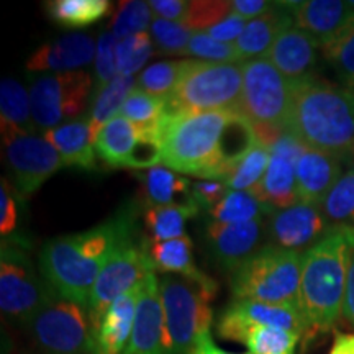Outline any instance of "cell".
I'll list each match as a JSON object with an SVG mask.
<instances>
[{
    "instance_id": "cell-1",
    "label": "cell",
    "mask_w": 354,
    "mask_h": 354,
    "mask_svg": "<svg viewBox=\"0 0 354 354\" xmlns=\"http://www.w3.org/2000/svg\"><path fill=\"white\" fill-rule=\"evenodd\" d=\"M136 234L131 214L117 215L87 232L55 238L43 246L39 271L56 297L87 308L97 276L113 250Z\"/></svg>"
},
{
    "instance_id": "cell-2",
    "label": "cell",
    "mask_w": 354,
    "mask_h": 354,
    "mask_svg": "<svg viewBox=\"0 0 354 354\" xmlns=\"http://www.w3.org/2000/svg\"><path fill=\"white\" fill-rule=\"evenodd\" d=\"M286 131L307 148L349 159L354 156V95L315 76L292 84Z\"/></svg>"
},
{
    "instance_id": "cell-3",
    "label": "cell",
    "mask_w": 354,
    "mask_h": 354,
    "mask_svg": "<svg viewBox=\"0 0 354 354\" xmlns=\"http://www.w3.org/2000/svg\"><path fill=\"white\" fill-rule=\"evenodd\" d=\"M354 227L335 225L317 245L304 253L299 305L307 322V339L333 331L343 315L349 254Z\"/></svg>"
},
{
    "instance_id": "cell-4",
    "label": "cell",
    "mask_w": 354,
    "mask_h": 354,
    "mask_svg": "<svg viewBox=\"0 0 354 354\" xmlns=\"http://www.w3.org/2000/svg\"><path fill=\"white\" fill-rule=\"evenodd\" d=\"M232 110H212L167 118L161 128L162 165L183 174L214 180L216 154Z\"/></svg>"
},
{
    "instance_id": "cell-5",
    "label": "cell",
    "mask_w": 354,
    "mask_h": 354,
    "mask_svg": "<svg viewBox=\"0 0 354 354\" xmlns=\"http://www.w3.org/2000/svg\"><path fill=\"white\" fill-rule=\"evenodd\" d=\"M304 253L266 245L232 272L234 300L263 304L299 302Z\"/></svg>"
},
{
    "instance_id": "cell-6",
    "label": "cell",
    "mask_w": 354,
    "mask_h": 354,
    "mask_svg": "<svg viewBox=\"0 0 354 354\" xmlns=\"http://www.w3.org/2000/svg\"><path fill=\"white\" fill-rule=\"evenodd\" d=\"M243 94V63L214 64L192 61L177 87L166 97V117L240 110Z\"/></svg>"
},
{
    "instance_id": "cell-7",
    "label": "cell",
    "mask_w": 354,
    "mask_h": 354,
    "mask_svg": "<svg viewBox=\"0 0 354 354\" xmlns=\"http://www.w3.org/2000/svg\"><path fill=\"white\" fill-rule=\"evenodd\" d=\"M166 326V354H190L197 339L210 331L212 294L184 277L165 276L159 281Z\"/></svg>"
},
{
    "instance_id": "cell-8",
    "label": "cell",
    "mask_w": 354,
    "mask_h": 354,
    "mask_svg": "<svg viewBox=\"0 0 354 354\" xmlns=\"http://www.w3.org/2000/svg\"><path fill=\"white\" fill-rule=\"evenodd\" d=\"M154 271L156 269L149 256V243H138L136 234L128 236L115 248L112 256L97 276L94 289L88 297L87 315L91 320L92 333L99 328L110 305Z\"/></svg>"
},
{
    "instance_id": "cell-9",
    "label": "cell",
    "mask_w": 354,
    "mask_h": 354,
    "mask_svg": "<svg viewBox=\"0 0 354 354\" xmlns=\"http://www.w3.org/2000/svg\"><path fill=\"white\" fill-rule=\"evenodd\" d=\"M292 104V84L268 57L243 61L240 112L256 128L286 131Z\"/></svg>"
},
{
    "instance_id": "cell-10",
    "label": "cell",
    "mask_w": 354,
    "mask_h": 354,
    "mask_svg": "<svg viewBox=\"0 0 354 354\" xmlns=\"http://www.w3.org/2000/svg\"><path fill=\"white\" fill-rule=\"evenodd\" d=\"M92 79L86 71L37 74L30 81L33 122L44 133L76 118L87 107Z\"/></svg>"
},
{
    "instance_id": "cell-11",
    "label": "cell",
    "mask_w": 354,
    "mask_h": 354,
    "mask_svg": "<svg viewBox=\"0 0 354 354\" xmlns=\"http://www.w3.org/2000/svg\"><path fill=\"white\" fill-rule=\"evenodd\" d=\"M35 344L44 354H91L94 336L84 307L55 297L28 323Z\"/></svg>"
},
{
    "instance_id": "cell-12",
    "label": "cell",
    "mask_w": 354,
    "mask_h": 354,
    "mask_svg": "<svg viewBox=\"0 0 354 354\" xmlns=\"http://www.w3.org/2000/svg\"><path fill=\"white\" fill-rule=\"evenodd\" d=\"M55 297L50 286L37 277L30 259L15 246L3 243L0 259V308L3 315L28 326L32 318Z\"/></svg>"
},
{
    "instance_id": "cell-13",
    "label": "cell",
    "mask_w": 354,
    "mask_h": 354,
    "mask_svg": "<svg viewBox=\"0 0 354 354\" xmlns=\"http://www.w3.org/2000/svg\"><path fill=\"white\" fill-rule=\"evenodd\" d=\"M3 151L13 187L24 198L33 196L56 171L64 167L57 149L37 133L3 140Z\"/></svg>"
},
{
    "instance_id": "cell-14",
    "label": "cell",
    "mask_w": 354,
    "mask_h": 354,
    "mask_svg": "<svg viewBox=\"0 0 354 354\" xmlns=\"http://www.w3.org/2000/svg\"><path fill=\"white\" fill-rule=\"evenodd\" d=\"M305 149L307 146L289 131L282 133L271 146V162L253 194L272 210L289 209L300 202L295 167Z\"/></svg>"
},
{
    "instance_id": "cell-15",
    "label": "cell",
    "mask_w": 354,
    "mask_h": 354,
    "mask_svg": "<svg viewBox=\"0 0 354 354\" xmlns=\"http://www.w3.org/2000/svg\"><path fill=\"white\" fill-rule=\"evenodd\" d=\"M333 227L323 215L320 205L299 202L289 209L276 210L269 216V245L305 253L323 240Z\"/></svg>"
},
{
    "instance_id": "cell-16",
    "label": "cell",
    "mask_w": 354,
    "mask_h": 354,
    "mask_svg": "<svg viewBox=\"0 0 354 354\" xmlns=\"http://www.w3.org/2000/svg\"><path fill=\"white\" fill-rule=\"evenodd\" d=\"M123 354H166V326L156 272L141 284L135 325Z\"/></svg>"
},
{
    "instance_id": "cell-17",
    "label": "cell",
    "mask_w": 354,
    "mask_h": 354,
    "mask_svg": "<svg viewBox=\"0 0 354 354\" xmlns=\"http://www.w3.org/2000/svg\"><path fill=\"white\" fill-rule=\"evenodd\" d=\"M264 232H268L264 230V218L246 223L214 221L209 225L207 236L216 263L233 272L263 248Z\"/></svg>"
},
{
    "instance_id": "cell-18",
    "label": "cell",
    "mask_w": 354,
    "mask_h": 354,
    "mask_svg": "<svg viewBox=\"0 0 354 354\" xmlns=\"http://www.w3.org/2000/svg\"><path fill=\"white\" fill-rule=\"evenodd\" d=\"M264 325L292 331L305 338L307 322L299 302L292 304H263L254 300H233L223 310L216 326H246Z\"/></svg>"
},
{
    "instance_id": "cell-19",
    "label": "cell",
    "mask_w": 354,
    "mask_h": 354,
    "mask_svg": "<svg viewBox=\"0 0 354 354\" xmlns=\"http://www.w3.org/2000/svg\"><path fill=\"white\" fill-rule=\"evenodd\" d=\"M320 43L297 26H290L274 41L268 59L290 84L302 82L315 76Z\"/></svg>"
},
{
    "instance_id": "cell-20",
    "label": "cell",
    "mask_w": 354,
    "mask_h": 354,
    "mask_svg": "<svg viewBox=\"0 0 354 354\" xmlns=\"http://www.w3.org/2000/svg\"><path fill=\"white\" fill-rule=\"evenodd\" d=\"M97 46L94 38L86 33H69L55 39V41L43 44L30 56L26 68L33 73L61 74L82 71L84 66L92 63Z\"/></svg>"
},
{
    "instance_id": "cell-21",
    "label": "cell",
    "mask_w": 354,
    "mask_h": 354,
    "mask_svg": "<svg viewBox=\"0 0 354 354\" xmlns=\"http://www.w3.org/2000/svg\"><path fill=\"white\" fill-rule=\"evenodd\" d=\"M141 284L133 287L122 297H118L110 305L104 318H102L99 328L94 336V349L92 354H123L130 342V336L135 325L136 305H138Z\"/></svg>"
},
{
    "instance_id": "cell-22",
    "label": "cell",
    "mask_w": 354,
    "mask_h": 354,
    "mask_svg": "<svg viewBox=\"0 0 354 354\" xmlns=\"http://www.w3.org/2000/svg\"><path fill=\"white\" fill-rule=\"evenodd\" d=\"M339 177H342V159L333 154L307 148L295 167L299 201L322 205Z\"/></svg>"
},
{
    "instance_id": "cell-23",
    "label": "cell",
    "mask_w": 354,
    "mask_h": 354,
    "mask_svg": "<svg viewBox=\"0 0 354 354\" xmlns=\"http://www.w3.org/2000/svg\"><path fill=\"white\" fill-rule=\"evenodd\" d=\"M354 20L349 2L342 0H308L294 12V25L320 43L328 44Z\"/></svg>"
},
{
    "instance_id": "cell-24",
    "label": "cell",
    "mask_w": 354,
    "mask_h": 354,
    "mask_svg": "<svg viewBox=\"0 0 354 354\" xmlns=\"http://www.w3.org/2000/svg\"><path fill=\"white\" fill-rule=\"evenodd\" d=\"M290 26H294V15L284 2H276L264 15L248 21L241 37L233 43L241 63L256 57H268L279 35Z\"/></svg>"
},
{
    "instance_id": "cell-25",
    "label": "cell",
    "mask_w": 354,
    "mask_h": 354,
    "mask_svg": "<svg viewBox=\"0 0 354 354\" xmlns=\"http://www.w3.org/2000/svg\"><path fill=\"white\" fill-rule=\"evenodd\" d=\"M44 138L55 146L66 167L84 171L97 169L95 138L88 120H73L44 133Z\"/></svg>"
},
{
    "instance_id": "cell-26",
    "label": "cell",
    "mask_w": 354,
    "mask_h": 354,
    "mask_svg": "<svg viewBox=\"0 0 354 354\" xmlns=\"http://www.w3.org/2000/svg\"><path fill=\"white\" fill-rule=\"evenodd\" d=\"M258 143V133L250 118L243 115L240 110H232L227 125L221 133L214 180L225 183L234 167L240 165L241 159Z\"/></svg>"
},
{
    "instance_id": "cell-27",
    "label": "cell",
    "mask_w": 354,
    "mask_h": 354,
    "mask_svg": "<svg viewBox=\"0 0 354 354\" xmlns=\"http://www.w3.org/2000/svg\"><path fill=\"white\" fill-rule=\"evenodd\" d=\"M149 256L156 271L174 272L207 289L216 292V284L196 266L192 254V241L189 236H180L169 241L149 243Z\"/></svg>"
},
{
    "instance_id": "cell-28",
    "label": "cell",
    "mask_w": 354,
    "mask_h": 354,
    "mask_svg": "<svg viewBox=\"0 0 354 354\" xmlns=\"http://www.w3.org/2000/svg\"><path fill=\"white\" fill-rule=\"evenodd\" d=\"M220 338L243 343L251 354H295L302 338L277 326H216Z\"/></svg>"
},
{
    "instance_id": "cell-29",
    "label": "cell",
    "mask_w": 354,
    "mask_h": 354,
    "mask_svg": "<svg viewBox=\"0 0 354 354\" xmlns=\"http://www.w3.org/2000/svg\"><path fill=\"white\" fill-rule=\"evenodd\" d=\"M0 123L3 140L19 135H33L37 130L30 92H26L24 84L12 77L2 79L0 86Z\"/></svg>"
},
{
    "instance_id": "cell-30",
    "label": "cell",
    "mask_w": 354,
    "mask_h": 354,
    "mask_svg": "<svg viewBox=\"0 0 354 354\" xmlns=\"http://www.w3.org/2000/svg\"><path fill=\"white\" fill-rule=\"evenodd\" d=\"M140 138V131L128 118L118 113L100 128L95 138V153L109 167H127L128 158Z\"/></svg>"
},
{
    "instance_id": "cell-31",
    "label": "cell",
    "mask_w": 354,
    "mask_h": 354,
    "mask_svg": "<svg viewBox=\"0 0 354 354\" xmlns=\"http://www.w3.org/2000/svg\"><path fill=\"white\" fill-rule=\"evenodd\" d=\"M143 184V197L148 205H180L196 198L190 190V180L162 166L151 167L140 176Z\"/></svg>"
},
{
    "instance_id": "cell-32",
    "label": "cell",
    "mask_w": 354,
    "mask_h": 354,
    "mask_svg": "<svg viewBox=\"0 0 354 354\" xmlns=\"http://www.w3.org/2000/svg\"><path fill=\"white\" fill-rule=\"evenodd\" d=\"M201 205L194 201L180 205L149 207L145 215V227L153 243L169 241L185 236V223L197 216Z\"/></svg>"
},
{
    "instance_id": "cell-33",
    "label": "cell",
    "mask_w": 354,
    "mask_h": 354,
    "mask_svg": "<svg viewBox=\"0 0 354 354\" xmlns=\"http://www.w3.org/2000/svg\"><path fill=\"white\" fill-rule=\"evenodd\" d=\"M166 113V97L151 95L136 87L122 105L120 115L128 118L140 133L161 138L162 120Z\"/></svg>"
},
{
    "instance_id": "cell-34",
    "label": "cell",
    "mask_w": 354,
    "mask_h": 354,
    "mask_svg": "<svg viewBox=\"0 0 354 354\" xmlns=\"http://www.w3.org/2000/svg\"><path fill=\"white\" fill-rule=\"evenodd\" d=\"M109 0H53L46 12L53 21L66 28H84L107 15Z\"/></svg>"
},
{
    "instance_id": "cell-35",
    "label": "cell",
    "mask_w": 354,
    "mask_h": 354,
    "mask_svg": "<svg viewBox=\"0 0 354 354\" xmlns=\"http://www.w3.org/2000/svg\"><path fill=\"white\" fill-rule=\"evenodd\" d=\"M274 212L276 210L259 201L253 192L228 190L223 201L210 210V216L218 223H246L271 216Z\"/></svg>"
},
{
    "instance_id": "cell-36",
    "label": "cell",
    "mask_w": 354,
    "mask_h": 354,
    "mask_svg": "<svg viewBox=\"0 0 354 354\" xmlns=\"http://www.w3.org/2000/svg\"><path fill=\"white\" fill-rule=\"evenodd\" d=\"M136 79L133 76H120L113 79L112 82L107 84L102 91L97 92L94 105H92L91 113H88V123L92 127L94 138L99 135L100 128L105 125L113 117H117L122 110V105L125 104L128 95L136 88Z\"/></svg>"
},
{
    "instance_id": "cell-37",
    "label": "cell",
    "mask_w": 354,
    "mask_h": 354,
    "mask_svg": "<svg viewBox=\"0 0 354 354\" xmlns=\"http://www.w3.org/2000/svg\"><path fill=\"white\" fill-rule=\"evenodd\" d=\"M190 63V59L159 61L148 66L136 79V87L151 95L167 97L184 77Z\"/></svg>"
},
{
    "instance_id": "cell-38",
    "label": "cell",
    "mask_w": 354,
    "mask_h": 354,
    "mask_svg": "<svg viewBox=\"0 0 354 354\" xmlns=\"http://www.w3.org/2000/svg\"><path fill=\"white\" fill-rule=\"evenodd\" d=\"M322 51L335 69L342 87L354 95V20L338 37L322 46Z\"/></svg>"
},
{
    "instance_id": "cell-39",
    "label": "cell",
    "mask_w": 354,
    "mask_h": 354,
    "mask_svg": "<svg viewBox=\"0 0 354 354\" xmlns=\"http://www.w3.org/2000/svg\"><path fill=\"white\" fill-rule=\"evenodd\" d=\"M269 162H271V149L263 143H258L241 159L227 177L225 184L228 190H243V192H253L258 187L261 180L268 171Z\"/></svg>"
},
{
    "instance_id": "cell-40",
    "label": "cell",
    "mask_w": 354,
    "mask_h": 354,
    "mask_svg": "<svg viewBox=\"0 0 354 354\" xmlns=\"http://www.w3.org/2000/svg\"><path fill=\"white\" fill-rule=\"evenodd\" d=\"M151 20L154 19L148 2H138V0L120 2L113 13L112 33L118 39L146 33V30L151 28Z\"/></svg>"
},
{
    "instance_id": "cell-41",
    "label": "cell",
    "mask_w": 354,
    "mask_h": 354,
    "mask_svg": "<svg viewBox=\"0 0 354 354\" xmlns=\"http://www.w3.org/2000/svg\"><path fill=\"white\" fill-rule=\"evenodd\" d=\"M154 53V43L149 33H138L118 39L117 43V73L120 76H133L145 66Z\"/></svg>"
},
{
    "instance_id": "cell-42",
    "label": "cell",
    "mask_w": 354,
    "mask_h": 354,
    "mask_svg": "<svg viewBox=\"0 0 354 354\" xmlns=\"http://www.w3.org/2000/svg\"><path fill=\"white\" fill-rule=\"evenodd\" d=\"M320 209L331 225H342V221L354 215V169L339 177L328 196L322 202Z\"/></svg>"
},
{
    "instance_id": "cell-43",
    "label": "cell",
    "mask_w": 354,
    "mask_h": 354,
    "mask_svg": "<svg viewBox=\"0 0 354 354\" xmlns=\"http://www.w3.org/2000/svg\"><path fill=\"white\" fill-rule=\"evenodd\" d=\"M183 56L197 57L203 63L214 64L241 63L233 43H220L205 32H194Z\"/></svg>"
},
{
    "instance_id": "cell-44",
    "label": "cell",
    "mask_w": 354,
    "mask_h": 354,
    "mask_svg": "<svg viewBox=\"0 0 354 354\" xmlns=\"http://www.w3.org/2000/svg\"><path fill=\"white\" fill-rule=\"evenodd\" d=\"M149 35H151L154 46L158 48L161 55L183 56L194 32L179 21L154 19L151 28H149Z\"/></svg>"
},
{
    "instance_id": "cell-45",
    "label": "cell",
    "mask_w": 354,
    "mask_h": 354,
    "mask_svg": "<svg viewBox=\"0 0 354 354\" xmlns=\"http://www.w3.org/2000/svg\"><path fill=\"white\" fill-rule=\"evenodd\" d=\"M232 2H216V0H194L190 2L183 25L192 32L209 30L232 13Z\"/></svg>"
},
{
    "instance_id": "cell-46",
    "label": "cell",
    "mask_w": 354,
    "mask_h": 354,
    "mask_svg": "<svg viewBox=\"0 0 354 354\" xmlns=\"http://www.w3.org/2000/svg\"><path fill=\"white\" fill-rule=\"evenodd\" d=\"M117 43L118 38L112 32H104L97 41L94 74H95V92H99L107 84L118 76L117 73Z\"/></svg>"
},
{
    "instance_id": "cell-47",
    "label": "cell",
    "mask_w": 354,
    "mask_h": 354,
    "mask_svg": "<svg viewBox=\"0 0 354 354\" xmlns=\"http://www.w3.org/2000/svg\"><path fill=\"white\" fill-rule=\"evenodd\" d=\"M162 162V143L159 136L146 135L140 133V138L136 141L135 148L128 158L127 167L133 169H143V167H156V165Z\"/></svg>"
},
{
    "instance_id": "cell-48",
    "label": "cell",
    "mask_w": 354,
    "mask_h": 354,
    "mask_svg": "<svg viewBox=\"0 0 354 354\" xmlns=\"http://www.w3.org/2000/svg\"><path fill=\"white\" fill-rule=\"evenodd\" d=\"M227 194V184L220 183V180H198L192 185V196L196 198V202L198 205L209 209V212L215 205H218Z\"/></svg>"
},
{
    "instance_id": "cell-49",
    "label": "cell",
    "mask_w": 354,
    "mask_h": 354,
    "mask_svg": "<svg viewBox=\"0 0 354 354\" xmlns=\"http://www.w3.org/2000/svg\"><path fill=\"white\" fill-rule=\"evenodd\" d=\"M19 221V212H17V202L13 197L12 185L3 177L0 185V233H12Z\"/></svg>"
},
{
    "instance_id": "cell-50",
    "label": "cell",
    "mask_w": 354,
    "mask_h": 354,
    "mask_svg": "<svg viewBox=\"0 0 354 354\" xmlns=\"http://www.w3.org/2000/svg\"><path fill=\"white\" fill-rule=\"evenodd\" d=\"M246 28V19L238 15V13L232 12L227 19H223L220 24L207 30V35H210L212 38L216 39L220 43H232L236 41L241 37L243 30Z\"/></svg>"
},
{
    "instance_id": "cell-51",
    "label": "cell",
    "mask_w": 354,
    "mask_h": 354,
    "mask_svg": "<svg viewBox=\"0 0 354 354\" xmlns=\"http://www.w3.org/2000/svg\"><path fill=\"white\" fill-rule=\"evenodd\" d=\"M148 3L151 12L158 15V19L179 21V24H183L190 6V2H185V0H151Z\"/></svg>"
},
{
    "instance_id": "cell-52",
    "label": "cell",
    "mask_w": 354,
    "mask_h": 354,
    "mask_svg": "<svg viewBox=\"0 0 354 354\" xmlns=\"http://www.w3.org/2000/svg\"><path fill=\"white\" fill-rule=\"evenodd\" d=\"M274 7L272 2H266V0H233L232 10L243 19H258V17L264 15Z\"/></svg>"
},
{
    "instance_id": "cell-53",
    "label": "cell",
    "mask_w": 354,
    "mask_h": 354,
    "mask_svg": "<svg viewBox=\"0 0 354 354\" xmlns=\"http://www.w3.org/2000/svg\"><path fill=\"white\" fill-rule=\"evenodd\" d=\"M343 317L354 328V240L351 245V254H349L348 277H346V292H344L343 302Z\"/></svg>"
},
{
    "instance_id": "cell-54",
    "label": "cell",
    "mask_w": 354,
    "mask_h": 354,
    "mask_svg": "<svg viewBox=\"0 0 354 354\" xmlns=\"http://www.w3.org/2000/svg\"><path fill=\"white\" fill-rule=\"evenodd\" d=\"M190 354H238V353H228L225 351V349L216 346L214 338H212V331H207V333H203L201 338L197 339L196 346L192 348ZM246 354H251V353H246Z\"/></svg>"
},
{
    "instance_id": "cell-55",
    "label": "cell",
    "mask_w": 354,
    "mask_h": 354,
    "mask_svg": "<svg viewBox=\"0 0 354 354\" xmlns=\"http://www.w3.org/2000/svg\"><path fill=\"white\" fill-rule=\"evenodd\" d=\"M328 354H354V335L336 333Z\"/></svg>"
},
{
    "instance_id": "cell-56",
    "label": "cell",
    "mask_w": 354,
    "mask_h": 354,
    "mask_svg": "<svg viewBox=\"0 0 354 354\" xmlns=\"http://www.w3.org/2000/svg\"><path fill=\"white\" fill-rule=\"evenodd\" d=\"M349 6H351V8L354 10V0H349Z\"/></svg>"
},
{
    "instance_id": "cell-57",
    "label": "cell",
    "mask_w": 354,
    "mask_h": 354,
    "mask_svg": "<svg viewBox=\"0 0 354 354\" xmlns=\"http://www.w3.org/2000/svg\"><path fill=\"white\" fill-rule=\"evenodd\" d=\"M353 220H354V215H353Z\"/></svg>"
},
{
    "instance_id": "cell-58",
    "label": "cell",
    "mask_w": 354,
    "mask_h": 354,
    "mask_svg": "<svg viewBox=\"0 0 354 354\" xmlns=\"http://www.w3.org/2000/svg\"><path fill=\"white\" fill-rule=\"evenodd\" d=\"M91 354H92V353H91Z\"/></svg>"
}]
</instances>
